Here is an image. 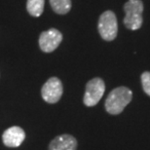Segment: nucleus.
<instances>
[{
    "mask_svg": "<svg viewBox=\"0 0 150 150\" xmlns=\"http://www.w3.org/2000/svg\"><path fill=\"white\" fill-rule=\"evenodd\" d=\"M51 7L57 14L64 15L71 9V0H50Z\"/></svg>",
    "mask_w": 150,
    "mask_h": 150,
    "instance_id": "obj_9",
    "label": "nucleus"
},
{
    "mask_svg": "<svg viewBox=\"0 0 150 150\" xmlns=\"http://www.w3.org/2000/svg\"><path fill=\"white\" fill-rule=\"evenodd\" d=\"M105 91V85L103 79L100 78H94L90 80L87 83L86 86V92L84 95V103L87 106H94L96 105Z\"/></svg>",
    "mask_w": 150,
    "mask_h": 150,
    "instance_id": "obj_4",
    "label": "nucleus"
},
{
    "mask_svg": "<svg viewBox=\"0 0 150 150\" xmlns=\"http://www.w3.org/2000/svg\"><path fill=\"white\" fill-rule=\"evenodd\" d=\"M25 134L22 128L14 126L7 129L2 134L3 142L8 147H18L25 140Z\"/></svg>",
    "mask_w": 150,
    "mask_h": 150,
    "instance_id": "obj_7",
    "label": "nucleus"
},
{
    "mask_svg": "<svg viewBox=\"0 0 150 150\" xmlns=\"http://www.w3.org/2000/svg\"><path fill=\"white\" fill-rule=\"evenodd\" d=\"M98 28L103 39L106 41L114 40L118 32V25L115 14L112 11H105L101 14L98 20Z\"/></svg>",
    "mask_w": 150,
    "mask_h": 150,
    "instance_id": "obj_3",
    "label": "nucleus"
},
{
    "mask_svg": "<svg viewBox=\"0 0 150 150\" xmlns=\"http://www.w3.org/2000/svg\"><path fill=\"white\" fill-rule=\"evenodd\" d=\"M45 0H28L26 9L33 17H40L44 11Z\"/></svg>",
    "mask_w": 150,
    "mask_h": 150,
    "instance_id": "obj_10",
    "label": "nucleus"
},
{
    "mask_svg": "<svg viewBox=\"0 0 150 150\" xmlns=\"http://www.w3.org/2000/svg\"><path fill=\"white\" fill-rule=\"evenodd\" d=\"M126 16L124 25L128 29L137 30L142 25V11L143 4L142 0H129L124 5Z\"/></svg>",
    "mask_w": 150,
    "mask_h": 150,
    "instance_id": "obj_2",
    "label": "nucleus"
},
{
    "mask_svg": "<svg viewBox=\"0 0 150 150\" xmlns=\"http://www.w3.org/2000/svg\"><path fill=\"white\" fill-rule=\"evenodd\" d=\"M133 93L127 87H118L114 89L105 100L106 111L112 115L120 114L131 103Z\"/></svg>",
    "mask_w": 150,
    "mask_h": 150,
    "instance_id": "obj_1",
    "label": "nucleus"
},
{
    "mask_svg": "<svg viewBox=\"0 0 150 150\" xmlns=\"http://www.w3.org/2000/svg\"><path fill=\"white\" fill-rule=\"evenodd\" d=\"M142 84L143 91L150 97V72L146 71L142 74Z\"/></svg>",
    "mask_w": 150,
    "mask_h": 150,
    "instance_id": "obj_11",
    "label": "nucleus"
},
{
    "mask_svg": "<svg viewBox=\"0 0 150 150\" xmlns=\"http://www.w3.org/2000/svg\"><path fill=\"white\" fill-rule=\"evenodd\" d=\"M77 140L69 134H62L51 142L49 150H76Z\"/></svg>",
    "mask_w": 150,
    "mask_h": 150,
    "instance_id": "obj_8",
    "label": "nucleus"
},
{
    "mask_svg": "<svg viewBox=\"0 0 150 150\" xmlns=\"http://www.w3.org/2000/svg\"><path fill=\"white\" fill-rule=\"evenodd\" d=\"M62 40V34L58 29L51 28L42 32L39 37V46L43 52L51 53L55 51Z\"/></svg>",
    "mask_w": 150,
    "mask_h": 150,
    "instance_id": "obj_6",
    "label": "nucleus"
},
{
    "mask_svg": "<svg viewBox=\"0 0 150 150\" xmlns=\"http://www.w3.org/2000/svg\"><path fill=\"white\" fill-rule=\"evenodd\" d=\"M62 84L57 77H52L44 84L41 90V95L46 103H56L62 95Z\"/></svg>",
    "mask_w": 150,
    "mask_h": 150,
    "instance_id": "obj_5",
    "label": "nucleus"
}]
</instances>
